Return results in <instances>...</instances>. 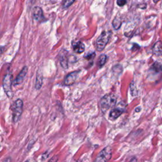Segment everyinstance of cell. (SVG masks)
I'll return each instance as SVG.
<instances>
[{"label": "cell", "instance_id": "cell-12", "mask_svg": "<svg viewBox=\"0 0 162 162\" xmlns=\"http://www.w3.org/2000/svg\"><path fill=\"white\" fill-rule=\"evenodd\" d=\"M153 53L155 55L159 57L162 55V42L159 41H157L153 46L152 48Z\"/></svg>", "mask_w": 162, "mask_h": 162}, {"label": "cell", "instance_id": "cell-16", "mask_svg": "<svg viewBox=\"0 0 162 162\" xmlns=\"http://www.w3.org/2000/svg\"><path fill=\"white\" fill-rule=\"evenodd\" d=\"M152 69L155 71L156 72H162V65H161V63L156 61L152 67Z\"/></svg>", "mask_w": 162, "mask_h": 162}, {"label": "cell", "instance_id": "cell-1", "mask_svg": "<svg viewBox=\"0 0 162 162\" xmlns=\"http://www.w3.org/2000/svg\"><path fill=\"white\" fill-rule=\"evenodd\" d=\"M117 102V97L112 93L105 95L100 102V109L103 113H106L112 108L114 107Z\"/></svg>", "mask_w": 162, "mask_h": 162}, {"label": "cell", "instance_id": "cell-21", "mask_svg": "<svg viewBox=\"0 0 162 162\" xmlns=\"http://www.w3.org/2000/svg\"><path fill=\"white\" fill-rule=\"evenodd\" d=\"M129 162H137V160L136 158L134 157L130 160V161H129Z\"/></svg>", "mask_w": 162, "mask_h": 162}, {"label": "cell", "instance_id": "cell-6", "mask_svg": "<svg viewBox=\"0 0 162 162\" xmlns=\"http://www.w3.org/2000/svg\"><path fill=\"white\" fill-rule=\"evenodd\" d=\"M27 72H28L27 67L24 66L23 67V69H22V70L20 71V72L18 74V75L15 78V79L13 81V85L14 86H16V85L20 84L21 83H22L26 76L27 73Z\"/></svg>", "mask_w": 162, "mask_h": 162}, {"label": "cell", "instance_id": "cell-7", "mask_svg": "<svg viewBox=\"0 0 162 162\" xmlns=\"http://www.w3.org/2000/svg\"><path fill=\"white\" fill-rule=\"evenodd\" d=\"M79 72H80L79 70H76L69 73L66 76L65 79L64 81L65 85H72L75 82V81H76Z\"/></svg>", "mask_w": 162, "mask_h": 162}, {"label": "cell", "instance_id": "cell-3", "mask_svg": "<svg viewBox=\"0 0 162 162\" xmlns=\"http://www.w3.org/2000/svg\"><path fill=\"white\" fill-rule=\"evenodd\" d=\"M12 84H13L12 75L10 73H8L5 75L3 78V87L5 93L10 98H12L14 95L12 88Z\"/></svg>", "mask_w": 162, "mask_h": 162}, {"label": "cell", "instance_id": "cell-10", "mask_svg": "<svg viewBox=\"0 0 162 162\" xmlns=\"http://www.w3.org/2000/svg\"><path fill=\"white\" fill-rule=\"evenodd\" d=\"M32 15L35 20L38 22H41L44 19V15H43L42 9L39 6H35L32 11Z\"/></svg>", "mask_w": 162, "mask_h": 162}, {"label": "cell", "instance_id": "cell-2", "mask_svg": "<svg viewBox=\"0 0 162 162\" xmlns=\"http://www.w3.org/2000/svg\"><path fill=\"white\" fill-rule=\"evenodd\" d=\"M112 34V32L110 30H104L101 32V34L100 35V36L96 39V48L97 50L99 51H101L105 49L106 45L109 43L110 39Z\"/></svg>", "mask_w": 162, "mask_h": 162}, {"label": "cell", "instance_id": "cell-19", "mask_svg": "<svg viewBox=\"0 0 162 162\" xmlns=\"http://www.w3.org/2000/svg\"><path fill=\"white\" fill-rule=\"evenodd\" d=\"M95 55H96L95 53H92L89 54V55H87V56H86V57H85V58L89 60H91V59H93V58H94V57H95Z\"/></svg>", "mask_w": 162, "mask_h": 162}, {"label": "cell", "instance_id": "cell-8", "mask_svg": "<svg viewBox=\"0 0 162 162\" xmlns=\"http://www.w3.org/2000/svg\"><path fill=\"white\" fill-rule=\"evenodd\" d=\"M124 112V108H121L118 106L117 108H115L114 109H113L110 114H109V118L112 121L116 120L117 118L119 117Z\"/></svg>", "mask_w": 162, "mask_h": 162}, {"label": "cell", "instance_id": "cell-17", "mask_svg": "<svg viewBox=\"0 0 162 162\" xmlns=\"http://www.w3.org/2000/svg\"><path fill=\"white\" fill-rule=\"evenodd\" d=\"M75 2V1H70V0H67V1H65L63 3V7L64 8H69V6H70L73 3Z\"/></svg>", "mask_w": 162, "mask_h": 162}, {"label": "cell", "instance_id": "cell-22", "mask_svg": "<svg viewBox=\"0 0 162 162\" xmlns=\"http://www.w3.org/2000/svg\"><path fill=\"white\" fill-rule=\"evenodd\" d=\"M3 162H11V158H8L6 160H5Z\"/></svg>", "mask_w": 162, "mask_h": 162}, {"label": "cell", "instance_id": "cell-15", "mask_svg": "<svg viewBox=\"0 0 162 162\" xmlns=\"http://www.w3.org/2000/svg\"><path fill=\"white\" fill-rule=\"evenodd\" d=\"M106 60H107V57L106 55H104V54H103V55H101L99 59H98V66L100 67H103L104 65L106 63Z\"/></svg>", "mask_w": 162, "mask_h": 162}, {"label": "cell", "instance_id": "cell-5", "mask_svg": "<svg viewBox=\"0 0 162 162\" xmlns=\"http://www.w3.org/2000/svg\"><path fill=\"white\" fill-rule=\"evenodd\" d=\"M112 156V148L110 146H106L101 151L94 162H108L111 159Z\"/></svg>", "mask_w": 162, "mask_h": 162}, {"label": "cell", "instance_id": "cell-14", "mask_svg": "<svg viewBox=\"0 0 162 162\" xmlns=\"http://www.w3.org/2000/svg\"><path fill=\"white\" fill-rule=\"evenodd\" d=\"M122 18H121V16L117 15L114 18V19L113 20V22H112V25H113L114 29L115 30L119 29L122 26Z\"/></svg>", "mask_w": 162, "mask_h": 162}, {"label": "cell", "instance_id": "cell-20", "mask_svg": "<svg viewBox=\"0 0 162 162\" xmlns=\"http://www.w3.org/2000/svg\"><path fill=\"white\" fill-rule=\"evenodd\" d=\"M58 160V156H54L51 158V160H49L48 162H57Z\"/></svg>", "mask_w": 162, "mask_h": 162}, {"label": "cell", "instance_id": "cell-9", "mask_svg": "<svg viewBox=\"0 0 162 162\" xmlns=\"http://www.w3.org/2000/svg\"><path fill=\"white\" fill-rule=\"evenodd\" d=\"M72 48L76 53L81 54L85 50V46L84 43L81 41H73L72 42Z\"/></svg>", "mask_w": 162, "mask_h": 162}, {"label": "cell", "instance_id": "cell-13", "mask_svg": "<svg viewBox=\"0 0 162 162\" xmlns=\"http://www.w3.org/2000/svg\"><path fill=\"white\" fill-rule=\"evenodd\" d=\"M42 81H43V76L42 73L39 70L37 73L36 78V84H35V88L38 90H39L42 85Z\"/></svg>", "mask_w": 162, "mask_h": 162}, {"label": "cell", "instance_id": "cell-4", "mask_svg": "<svg viewBox=\"0 0 162 162\" xmlns=\"http://www.w3.org/2000/svg\"><path fill=\"white\" fill-rule=\"evenodd\" d=\"M23 101L20 99L17 100L12 105V110L13 112V121L15 123L17 122L23 112Z\"/></svg>", "mask_w": 162, "mask_h": 162}, {"label": "cell", "instance_id": "cell-18", "mask_svg": "<svg viewBox=\"0 0 162 162\" xmlns=\"http://www.w3.org/2000/svg\"><path fill=\"white\" fill-rule=\"evenodd\" d=\"M117 3L118 6H123L127 3V1H125V0H118L117 2Z\"/></svg>", "mask_w": 162, "mask_h": 162}, {"label": "cell", "instance_id": "cell-11", "mask_svg": "<svg viewBox=\"0 0 162 162\" xmlns=\"http://www.w3.org/2000/svg\"><path fill=\"white\" fill-rule=\"evenodd\" d=\"M60 62L61 66L65 69H67L69 67V59L67 57V52L65 50H63L60 54Z\"/></svg>", "mask_w": 162, "mask_h": 162}]
</instances>
